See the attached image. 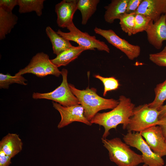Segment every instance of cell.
<instances>
[{"mask_svg": "<svg viewBox=\"0 0 166 166\" xmlns=\"http://www.w3.org/2000/svg\"><path fill=\"white\" fill-rule=\"evenodd\" d=\"M119 103L111 111L98 113L90 121L92 124L103 127L104 132L103 138H106L109 135V131L116 129L120 124H122L124 129H126L130 119L133 114L135 105L129 98L122 95L120 96Z\"/></svg>", "mask_w": 166, "mask_h": 166, "instance_id": "1", "label": "cell"}, {"mask_svg": "<svg viewBox=\"0 0 166 166\" xmlns=\"http://www.w3.org/2000/svg\"><path fill=\"white\" fill-rule=\"evenodd\" d=\"M69 85L80 105L83 107L85 116L90 121L99 111L113 109L119 103V100L100 97L97 94V89L95 88L88 87L85 89L80 90L72 84H69Z\"/></svg>", "mask_w": 166, "mask_h": 166, "instance_id": "2", "label": "cell"}, {"mask_svg": "<svg viewBox=\"0 0 166 166\" xmlns=\"http://www.w3.org/2000/svg\"><path fill=\"white\" fill-rule=\"evenodd\" d=\"M103 146L108 151L110 160L118 166H137L144 163L141 155L132 150L118 137L111 139L102 137Z\"/></svg>", "mask_w": 166, "mask_h": 166, "instance_id": "3", "label": "cell"}, {"mask_svg": "<svg viewBox=\"0 0 166 166\" xmlns=\"http://www.w3.org/2000/svg\"><path fill=\"white\" fill-rule=\"evenodd\" d=\"M159 115V110L150 107L148 104L139 105L134 108L126 129L128 132H140L156 126Z\"/></svg>", "mask_w": 166, "mask_h": 166, "instance_id": "4", "label": "cell"}, {"mask_svg": "<svg viewBox=\"0 0 166 166\" xmlns=\"http://www.w3.org/2000/svg\"><path fill=\"white\" fill-rule=\"evenodd\" d=\"M61 71L62 81L59 86L49 92H34L32 94V98L35 99L51 100L65 107L80 105L78 99L73 93L68 82V70L63 69Z\"/></svg>", "mask_w": 166, "mask_h": 166, "instance_id": "5", "label": "cell"}, {"mask_svg": "<svg viewBox=\"0 0 166 166\" xmlns=\"http://www.w3.org/2000/svg\"><path fill=\"white\" fill-rule=\"evenodd\" d=\"M26 73H32L40 77L48 75L59 77L61 75V71L51 62L47 54L41 52L34 56L29 64L15 75H22Z\"/></svg>", "mask_w": 166, "mask_h": 166, "instance_id": "6", "label": "cell"}, {"mask_svg": "<svg viewBox=\"0 0 166 166\" xmlns=\"http://www.w3.org/2000/svg\"><path fill=\"white\" fill-rule=\"evenodd\" d=\"M67 29L69 32L66 33L59 29L57 32L61 36L69 41L77 43L79 46H81L86 50L105 51L109 53L110 49L108 45L104 42L96 39L95 36H91L87 32H83L80 30L73 23Z\"/></svg>", "mask_w": 166, "mask_h": 166, "instance_id": "7", "label": "cell"}, {"mask_svg": "<svg viewBox=\"0 0 166 166\" xmlns=\"http://www.w3.org/2000/svg\"><path fill=\"white\" fill-rule=\"evenodd\" d=\"M123 139L130 146L136 148L142 153L143 163L148 166H164L162 157L155 153L143 139L140 132H128L123 135Z\"/></svg>", "mask_w": 166, "mask_h": 166, "instance_id": "8", "label": "cell"}, {"mask_svg": "<svg viewBox=\"0 0 166 166\" xmlns=\"http://www.w3.org/2000/svg\"><path fill=\"white\" fill-rule=\"evenodd\" d=\"M94 31L96 34L104 37L109 43L123 53L129 59L133 60L140 56L141 48L139 46L130 44L120 37L113 30H104L96 27Z\"/></svg>", "mask_w": 166, "mask_h": 166, "instance_id": "9", "label": "cell"}, {"mask_svg": "<svg viewBox=\"0 0 166 166\" xmlns=\"http://www.w3.org/2000/svg\"><path fill=\"white\" fill-rule=\"evenodd\" d=\"M52 104L53 108L58 111L61 116V120L57 125L58 128H63L75 121L89 126L92 125L85 116L84 109L81 105L65 107L53 101Z\"/></svg>", "mask_w": 166, "mask_h": 166, "instance_id": "10", "label": "cell"}, {"mask_svg": "<svg viewBox=\"0 0 166 166\" xmlns=\"http://www.w3.org/2000/svg\"><path fill=\"white\" fill-rule=\"evenodd\" d=\"M145 31L149 43L156 49H160L166 41V14L155 22L151 20Z\"/></svg>", "mask_w": 166, "mask_h": 166, "instance_id": "11", "label": "cell"}, {"mask_svg": "<svg viewBox=\"0 0 166 166\" xmlns=\"http://www.w3.org/2000/svg\"><path fill=\"white\" fill-rule=\"evenodd\" d=\"M140 132L155 153L161 157L166 156V139L159 126H152Z\"/></svg>", "mask_w": 166, "mask_h": 166, "instance_id": "12", "label": "cell"}, {"mask_svg": "<svg viewBox=\"0 0 166 166\" xmlns=\"http://www.w3.org/2000/svg\"><path fill=\"white\" fill-rule=\"evenodd\" d=\"M78 0H63L56 5L55 11L57 14L58 26L67 28L73 23L74 14L77 10Z\"/></svg>", "mask_w": 166, "mask_h": 166, "instance_id": "13", "label": "cell"}, {"mask_svg": "<svg viewBox=\"0 0 166 166\" xmlns=\"http://www.w3.org/2000/svg\"><path fill=\"white\" fill-rule=\"evenodd\" d=\"M133 13L145 15L155 22L162 14H166V0H142Z\"/></svg>", "mask_w": 166, "mask_h": 166, "instance_id": "14", "label": "cell"}, {"mask_svg": "<svg viewBox=\"0 0 166 166\" xmlns=\"http://www.w3.org/2000/svg\"><path fill=\"white\" fill-rule=\"evenodd\" d=\"M22 145L19 135L9 133L0 141V153L11 159L22 150Z\"/></svg>", "mask_w": 166, "mask_h": 166, "instance_id": "15", "label": "cell"}, {"mask_svg": "<svg viewBox=\"0 0 166 166\" xmlns=\"http://www.w3.org/2000/svg\"><path fill=\"white\" fill-rule=\"evenodd\" d=\"M128 0H112L110 3L105 6L106 11L104 18L107 23H113L116 19L119 20L126 13Z\"/></svg>", "mask_w": 166, "mask_h": 166, "instance_id": "16", "label": "cell"}, {"mask_svg": "<svg viewBox=\"0 0 166 166\" xmlns=\"http://www.w3.org/2000/svg\"><path fill=\"white\" fill-rule=\"evenodd\" d=\"M85 50H86L85 49L80 46H73L50 60L58 68L62 66H66L77 59Z\"/></svg>", "mask_w": 166, "mask_h": 166, "instance_id": "17", "label": "cell"}, {"mask_svg": "<svg viewBox=\"0 0 166 166\" xmlns=\"http://www.w3.org/2000/svg\"><path fill=\"white\" fill-rule=\"evenodd\" d=\"M45 32L52 43L53 53L57 56L73 46L69 41L60 35L49 26L46 27Z\"/></svg>", "mask_w": 166, "mask_h": 166, "instance_id": "18", "label": "cell"}, {"mask_svg": "<svg viewBox=\"0 0 166 166\" xmlns=\"http://www.w3.org/2000/svg\"><path fill=\"white\" fill-rule=\"evenodd\" d=\"M18 17L12 12L0 7V39L3 40L9 34L17 23Z\"/></svg>", "mask_w": 166, "mask_h": 166, "instance_id": "19", "label": "cell"}, {"mask_svg": "<svg viewBox=\"0 0 166 166\" xmlns=\"http://www.w3.org/2000/svg\"><path fill=\"white\" fill-rule=\"evenodd\" d=\"M99 0H78L77 10H79L82 16L81 24L86 25L89 20L97 10Z\"/></svg>", "mask_w": 166, "mask_h": 166, "instance_id": "20", "label": "cell"}, {"mask_svg": "<svg viewBox=\"0 0 166 166\" xmlns=\"http://www.w3.org/2000/svg\"><path fill=\"white\" fill-rule=\"evenodd\" d=\"M19 6L18 12L20 14L35 11L37 15L41 16L44 8V0H17Z\"/></svg>", "mask_w": 166, "mask_h": 166, "instance_id": "21", "label": "cell"}, {"mask_svg": "<svg viewBox=\"0 0 166 166\" xmlns=\"http://www.w3.org/2000/svg\"><path fill=\"white\" fill-rule=\"evenodd\" d=\"M154 91V99L148 104L150 107L158 110L166 100V79L163 82L156 85Z\"/></svg>", "mask_w": 166, "mask_h": 166, "instance_id": "22", "label": "cell"}, {"mask_svg": "<svg viewBox=\"0 0 166 166\" xmlns=\"http://www.w3.org/2000/svg\"><path fill=\"white\" fill-rule=\"evenodd\" d=\"M27 81L22 75L12 76L9 73L6 74L0 73V89H8L10 85L14 83L26 85Z\"/></svg>", "mask_w": 166, "mask_h": 166, "instance_id": "23", "label": "cell"}, {"mask_svg": "<svg viewBox=\"0 0 166 166\" xmlns=\"http://www.w3.org/2000/svg\"><path fill=\"white\" fill-rule=\"evenodd\" d=\"M135 15L134 13H125L119 19V24L121 30L129 36L133 35Z\"/></svg>", "mask_w": 166, "mask_h": 166, "instance_id": "24", "label": "cell"}, {"mask_svg": "<svg viewBox=\"0 0 166 166\" xmlns=\"http://www.w3.org/2000/svg\"><path fill=\"white\" fill-rule=\"evenodd\" d=\"M94 77L100 80L104 86L103 95L105 96L107 92L117 89L120 86L118 80L113 77H104L99 75H95Z\"/></svg>", "mask_w": 166, "mask_h": 166, "instance_id": "25", "label": "cell"}, {"mask_svg": "<svg viewBox=\"0 0 166 166\" xmlns=\"http://www.w3.org/2000/svg\"><path fill=\"white\" fill-rule=\"evenodd\" d=\"M151 20L149 17L145 15L141 14H135L133 35L145 31Z\"/></svg>", "mask_w": 166, "mask_h": 166, "instance_id": "26", "label": "cell"}, {"mask_svg": "<svg viewBox=\"0 0 166 166\" xmlns=\"http://www.w3.org/2000/svg\"><path fill=\"white\" fill-rule=\"evenodd\" d=\"M149 58L158 66L166 67V46L159 52L150 54Z\"/></svg>", "mask_w": 166, "mask_h": 166, "instance_id": "27", "label": "cell"}, {"mask_svg": "<svg viewBox=\"0 0 166 166\" xmlns=\"http://www.w3.org/2000/svg\"><path fill=\"white\" fill-rule=\"evenodd\" d=\"M16 5H18L17 0H0V7L7 12H12Z\"/></svg>", "mask_w": 166, "mask_h": 166, "instance_id": "28", "label": "cell"}, {"mask_svg": "<svg viewBox=\"0 0 166 166\" xmlns=\"http://www.w3.org/2000/svg\"><path fill=\"white\" fill-rule=\"evenodd\" d=\"M142 0H128L126 13H134L138 8Z\"/></svg>", "mask_w": 166, "mask_h": 166, "instance_id": "29", "label": "cell"}, {"mask_svg": "<svg viewBox=\"0 0 166 166\" xmlns=\"http://www.w3.org/2000/svg\"><path fill=\"white\" fill-rule=\"evenodd\" d=\"M160 128L162 133L166 140V116L159 120L156 124Z\"/></svg>", "mask_w": 166, "mask_h": 166, "instance_id": "30", "label": "cell"}, {"mask_svg": "<svg viewBox=\"0 0 166 166\" xmlns=\"http://www.w3.org/2000/svg\"><path fill=\"white\" fill-rule=\"evenodd\" d=\"M11 159L4 154L0 153V166H9Z\"/></svg>", "mask_w": 166, "mask_h": 166, "instance_id": "31", "label": "cell"}, {"mask_svg": "<svg viewBox=\"0 0 166 166\" xmlns=\"http://www.w3.org/2000/svg\"><path fill=\"white\" fill-rule=\"evenodd\" d=\"M159 112V120L166 116V104L162 105L158 109Z\"/></svg>", "mask_w": 166, "mask_h": 166, "instance_id": "32", "label": "cell"}, {"mask_svg": "<svg viewBox=\"0 0 166 166\" xmlns=\"http://www.w3.org/2000/svg\"><path fill=\"white\" fill-rule=\"evenodd\" d=\"M140 166H148L147 165V164H143L142 165ZM164 166H166V164L165 165H164Z\"/></svg>", "mask_w": 166, "mask_h": 166, "instance_id": "33", "label": "cell"}, {"mask_svg": "<svg viewBox=\"0 0 166 166\" xmlns=\"http://www.w3.org/2000/svg\"><path fill=\"white\" fill-rule=\"evenodd\" d=\"M165 142H166V140H165Z\"/></svg>", "mask_w": 166, "mask_h": 166, "instance_id": "34", "label": "cell"}]
</instances>
